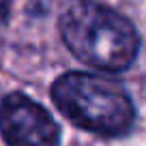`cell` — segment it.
Wrapping results in <instances>:
<instances>
[{
    "instance_id": "cell-2",
    "label": "cell",
    "mask_w": 146,
    "mask_h": 146,
    "mask_svg": "<svg viewBox=\"0 0 146 146\" xmlns=\"http://www.w3.org/2000/svg\"><path fill=\"white\" fill-rule=\"evenodd\" d=\"M52 97L69 120L99 135H123L135 118L123 86L97 73H64L56 80Z\"/></svg>"
},
{
    "instance_id": "cell-3",
    "label": "cell",
    "mask_w": 146,
    "mask_h": 146,
    "mask_svg": "<svg viewBox=\"0 0 146 146\" xmlns=\"http://www.w3.org/2000/svg\"><path fill=\"white\" fill-rule=\"evenodd\" d=\"M0 131L9 146H58L60 129L43 105L22 92L0 103Z\"/></svg>"
},
{
    "instance_id": "cell-1",
    "label": "cell",
    "mask_w": 146,
    "mask_h": 146,
    "mask_svg": "<svg viewBox=\"0 0 146 146\" xmlns=\"http://www.w3.org/2000/svg\"><path fill=\"white\" fill-rule=\"evenodd\" d=\"M60 35L75 58L101 71L127 69L140 47L137 32L127 17L90 0H73L62 11Z\"/></svg>"
},
{
    "instance_id": "cell-4",
    "label": "cell",
    "mask_w": 146,
    "mask_h": 146,
    "mask_svg": "<svg viewBox=\"0 0 146 146\" xmlns=\"http://www.w3.org/2000/svg\"><path fill=\"white\" fill-rule=\"evenodd\" d=\"M9 17V0H0V26Z\"/></svg>"
}]
</instances>
